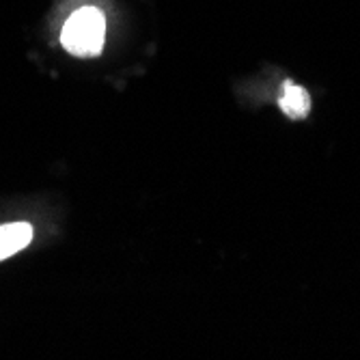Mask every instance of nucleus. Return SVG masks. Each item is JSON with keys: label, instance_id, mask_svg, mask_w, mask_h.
I'll return each mask as SVG.
<instances>
[{"label": "nucleus", "instance_id": "f257e3e1", "mask_svg": "<svg viewBox=\"0 0 360 360\" xmlns=\"http://www.w3.org/2000/svg\"><path fill=\"white\" fill-rule=\"evenodd\" d=\"M106 41V18L100 9L82 7L63 26L60 44L74 56H97Z\"/></svg>", "mask_w": 360, "mask_h": 360}, {"label": "nucleus", "instance_id": "f03ea898", "mask_svg": "<svg viewBox=\"0 0 360 360\" xmlns=\"http://www.w3.org/2000/svg\"><path fill=\"white\" fill-rule=\"evenodd\" d=\"M32 240V226L28 222L0 224V261L24 250Z\"/></svg>", "mask_w": 360, "mask_h": 360}, {"label": "nucleus", "instance_id": "7ed1b4c3", "mask_svg": "<svg viewBox=\"0 0 360 360\" xmlns=\"http://www.w3.org/2000/svg\"><path fill=\"white\" fill-rule=\"evenodd\" d=\"M281 110L289 117V119H304L311 112V95L307 89L293 84V82H285L283 95H281Z\"/></svg>", "mask_w": 360, "mask_h": 360}]
</instances>
